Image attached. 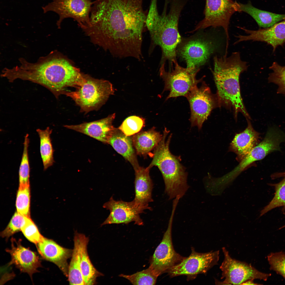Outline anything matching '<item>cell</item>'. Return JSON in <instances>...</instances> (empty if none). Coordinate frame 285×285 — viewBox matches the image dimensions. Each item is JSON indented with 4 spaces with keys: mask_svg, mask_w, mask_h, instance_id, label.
I'll use <instances>...</instances> for the list:
<instances>
[{
    "mask_svg": "<svg viewBox=\"0 0 285 285\" xmlns=\"http://www.w3.org/2000/svg\"><path fill=\"white\" fill-rule=\"evenodd\" d=\"M144 0H96L83 29L95 44L120 58L140 60L148 10Z\"/></svg>",
    "mask_w": 285,
    "mask_h": 285,
    "instance_id": "6da1fadb",
    "label": "cell"
},
{
    "mask_svg": "<svg viewBox=\"0 0 285 285\" xmlns=\"http://www.w3.org/2000/svg\"><path fill=\"white\" fill-rule=\"evenodd\" d=\"M19 60V65L6 70L8 81L12 82L19 79L39 84L49 89L56 98L65 94L67 87H77L82 80L79 70L55 51L40 57L35 63L23 58Z\"/></svg>",
    "mask_w": 285,
    "mask_h": 285,
    "instance_id": "7a4b0ae2",
    "label": "cell"
},
{
    "mask_svg": "<svg viewBox=\"0 0 285 285\" xmlns=\"http://www.w3.org/2000/svg\"><path fill=\"white\" fill-rule=\"evenodd\" d=\"M213 62L212 72L219 106L232 107L236 118L240 112L250 119L241 96L239 80L240 74L248 68L247 63L241 59L238 52L232 53L228 57L215 56Z\"/></svg>",
    "mask_w": 285,
    "mask_h": 285,
    "instance_id": "3957f363",
    "label": "cell"
},
{
    "mask_svg": "<svg viewBox=\"0 0 285 285\" xmlns=\"http://www.w3.org/2000/svg\"><path fill=\"white\" fill-rule=\"evenodd\" d=\"M189 0H170V8L166 13L164 7L161 15L146 21L152 44L160 46L162 51L161 63L166 60L174 63L176 50L182 39L178 30L181 12Z\"/></svg>",
    "mask_w": 285,
    "mask_h": 285,
    "instance_id": "277c9868",
    "label": "cell"
},
{
    "mask_svg": "<svg viewBox=\"0 0 285 285\" xmlns=\"http://www.w3.org/2000/svg\"><path fill=\"white\" fill-rule=\"evenodd\" d=\"M169 131L165 129L162 140L155 148L151 162L146 168L150 170L157 167L163 176L165 192L169 199L178 196L182 197L189 188L187 181V173L180 162L179 157L170 152L169 145L172 137L170 134L167 139Z\"/></svg>",
    "mask_w": 285,
    "mask_h": 285,
    "instance_id": "5b68a950",
    "label": "cell"
},
{
    "mask_svg": "<svg viewBox=\"0 0 285 285\" xmlns=\"http://www.w3.org/2000/svg\"><path fill=\"white\" fill-rule=\"evenodd\" d=\"M76 88L75 91H67L65 94L73 100L81 111L86 113L97 110L115 91L109 81L84 74L82 81Z\"/></svg>",
    "mask_w": 285,
    "mask_h": 285,
    "instance_id": "8992f818",
    "label": "cell"
},
{
    "mask_svg": "<svg viewBox=\"0 0 285 285\" xmlns=\"http://www.w3.org/2000/svg\"><path fill=\"white\" fill-rule=\"evenodd\" d=\"M220 44L213 37L205 34L196 35L182 39L176 52L185 61L187 68H199L218 50Z\"/></svg>",
    "mask_w": 285,
    "mask_h": 285,
    "instance_id": "52a82bcc",
    "label": "cell"
},
{
    "mask_svg": "<svg viewBox=\"0 0 285 285\" xmlns=\"http://www.w3.org/2000/svg\"><path fill=\"white\" fill-rule=\"evenodd\" d=\"M173 64L174 67L170 71L166 70L164 62L161 64L159 69L160 76L164 83L163 91L169 92L166 100L180 96L186 97L203 78V77L199 79L196 78L200 69L199 68H184L179 65L177 60Z\"/></svg>",
    "mask_w": 285,
    "mask_h": 285,
    "instance_id": "ba28073f",
    "label": "cell"
},
{
    "mask_svg": "<svg viewBox=\"0 0 285 285\" xmlns=\"http://www.w3.org/2000/svg\"><path fill=\"white\" fill-rule=\"evenodd\" d=\"M239 3L232 0H206L204 17L193 31L210 27L214 28L222 27L226 35V44L228 45L230 20L234 13L239 12Z\"/></svg>",
    "mask_w": 285,
    "mask_h": 285,
    "instance_id": "9c48e42d",
    "label": "cell"
},
{
    "mask_svg": "<svg viewBox=\"0 0 285 285\" xmlns=\"http://www.w3.org/2000/svg\"><path fill=\"white\" fill-rule=\"evenodd\" d=\"M224 255V260L220 268L222 271V284H241L249 280L259 279L266 281L271 274L260 272L250 264L233 259L225 247L222 248Z\"/></svg>",
    "mask_w": 285,
    "mask_h": 285,
    "instance_id": "30bf717a",
    "label": "cell"
},
{
    "mask_svg": "<svg viewBox=\"0 0 285 285\" xmlns=\"http://www.w3.org/2000/svg\"><path fill=\"white\" fill-rule=\"evenodd\" d=\"M189 104L192 126L200 129L213 109L219 106L216 95L212 93L209 87L203 82L200 87L193 88L186 97Z\"/></svg>",
    "mask_w": 285,
    "mask_h": 285,
    "instance_id": "8fae6325",
    "label": "cell"
},
{
    "mask_svg": "<svg viewBox=\"0 0 285 285\" xmlns=\"http://www.w3.org/2000/svg\"><path fill=\"white\" fill-rule=\"evenodd\" d=\"M94 2L91 0H53L42 9L44 13L52 11L58 15L56 24L59 28L64 19L71 18L82 29L90 24V14Z\"/></svg>",
    "mask_w": 285,
    "mask_h": 285,
    "instance_id": "7c38bea8",
    "label": "cell"
},
{
    "mask_svg": "<svg viewBox=\"0 0 285 285\" xmlns=\"http://www.w3.org/2000/svg\"><path fill=\"white\" fill-rule=\"evenodd\" d=\"M176 208V205L173 206L167 229L161 242L150 260L149 267L158 277L167 272L169 269L181 262L185 258L176 253L172 244V224Z\"/></svg>",
    "mask_w": 285,
    "mask_h": 285,
    "instance_id": "4fadbf2b",
    "label": "cell"
},
{
    "mask_svg": "<svg viewBox=\"0 0 285 285\" xmlns=\"http://www.w3.org/2000/svg\"><path fill=\"white\" fill-rule=\"evenodd\" d=\"M192 252L180 263L173 267L167 272L171 277L186 275L188 279H194L200 273H206L214 266L217 264L219 251L205 253L196 252L192 248Z\"/></svg>",
    "mask_w": 285,
    "mask_h": 285,
    "instance_id": "5bb4252c",
    "label": "cell"
},
{
    "mask_svg": "<svg viewBox=\"0 0 285 285\" xmlns=\"http://www.w3.org/2000/svg\"><path fill=\"white\" fill-rule=\"evenodd\" d=\"M103 207L109 210L110 214L101 226L112 224H128L134 222L138 225H143L140 214L144 212L132 201L126 202L115 200L112 196L104 204Z\"/></svg>",
    "mask_w": 285,
    "mask_h": 285,
    "instance_id": "9a60e30c",
    "label": "cell"
},
{
    "mask_svg": "<svg viewBox=\"0 0 285 285\" xmlns=\"http://www.w3.org/2000/svg\"><path fill=\"white\" fill-rule=\"evenodd\" d=\"M238 27L247 35H238L236 36L238 40L234 43V44L242 41L250 40L264 42L271 45L273 47V51H274L278 46H283L285 43V19L270 27L258 30H251L244 27Z\"/></svg>",
    "mask_w": 285,
    "mask_h": 285,
    "instance_id": "2e32d148",
    "label": "cell"
},
{
    "mask_svg": "<svg viewBox=\"0 0 285 285\" xmlns=\"http://www.w3.org/2000/svg\"><path fill=\"white\" fill-rule=\"evenodd\" d=\"M11 241V248L6 249L11 256L8 265H15L21 272L27 273L32 279V275L38 272L37 269L41 267L40 258L35 252L22 246L21 240L17 241L12 238Z\"/></svg>",
    "mask_w": 285,
    "mask_h": 285,
    "instance_id": "e0dca14e",
    "label": "cell"
},
{
    "mask_svg": "<svg viewBox=\"0 0 285 285\" xmlns=\"http://www.w3.org/2000/svg\"><path fill=\"white\" fill-rule=\"evenodd\" d=\"M36 246L43 259L56 264L68 277L69 265L67 261L71 256L73 250L64 248L53 240L44 237Z\"/></svg>",
    "mask_w": 285,
    "mask_h": 285,
    "instance_id": "ac0fdd59",
    "label": "cell"
},
{
    "mask_svg": "<svg viewBox=\"0 0 285 285\" xmlns=\"http://www.w3.org/2000/svg\"><path fill=\"white\" fill-rule=\"evenodd\" d=\"M115 117V113H113L98 120L77 125H65L64 127L107 144L108 139L115 128L112 122Z\"/></svg>",
    "mask_w": 285,
    "mask_h": 285,
    "instance_id": "d6986e66",
    "label": "cell"
},
{
    "mask_svg": "<svg viewBox=\"0 0 285 285\" xmlns=\"http://www.w3.org/2000/svg\"><path fill=\"white\" fill-rule=\"evenodd\" d=\"M134 170L135 197L132 201L143 211L146 209L151 210L149 203L153 201V183L149 175L150 169L140 166Z\"/></svg>",
    "mask_w": 285,
    "mask_h": 285,
    "instance_id": "ffe728a7",
    "label": "cell"
},
{
    "mask_svg": "<svg viewBox=\"0 0 285 285\" xmlns=\"http://www.w3.org/2000/svg\"><path fill=\"white\" fill-rule=\"evenodd\" d=\"M277 145L272 137L266 136L263 140L256 145L241 160L233 170L222 178L224 180L234 178L246 168L255 161L264 158L271 152L276 150Z\"/></svg>",
    "mask_w": 285,
    "mask_h": 285,
    "instance_id": "44dd1931",
    "label": "cell"
},
{
    "mask_svg": "<svg viewBox=\"0 0 285 285\" xmlns=\"http://www.w3.org/2000/svg\"><path fill=\"white\" fill-rule=\"evenodd\" d=\"M107 144L130 163L134 170L140 166L134 148L132 137L126 135L118 129L115 128Z\"/></svg>",
    "mask_w": 285,
    "mask_h": 285,
    "instance_id": "7402d4cb",
    "label": "cell"
},
{
    "mask_svg": "<svg viewBox=\"0 0 285 285\" xmlns=\"http://www.w3.org/2000/svg\"><path fill=\"white\" fill-rule=\"evenodd\" d=\"M247 120V127L242 132L235 135L230 145V150L241 160L257 145L259 138L258 133L254 129L248 119Z\"/></svg>",
    "mask_w": 285,
    "mask_h": 285,
    "instance_id": "603a6c76",
    "label": "cell"
},
{
    "mask_svg": "<svg viewBox=\"0 0 285 285\" xmlns=\"http://www.w3.org/2000/svg\"><path fill=\"white\" fill-rule=\"evenodd\" d=\"M162 137L163 135L156 131L154 127L134 135L132 138L136 153L146 156L157 146Z\"/></svg>",
    "mask_w": 285,
    "mask_h": 285,
    "instance_id": "cb8c5ba5",
    "label": "cell"
},
{
    "mask_svg": "<svg viewBox=\"0 0 285 285\" xmlns=\"http://www.w3.org/2000/svg\"><path fill=\"white\" fill-rule=\"evenodd\" d=\"M239 12H244L250 15L260 27H270L285 19V14H277L263 11L253 6L249 2L246 4L239 3Z\"/></svg>",
    "mask_w": 285,
    "mask_h": 285,
    "instance_id": "d4e9b609",
    "label": "cell"
},
{
    "mask_svg": "<svg viewBox=\"0 0 285 285\" xmlns=\"http://www.w3.org/2000/svg\"><path fill=\"white\" fill-rule=\"evenodd\" d=\"M81 234L76 231L75 232L74 247L69 266L68 277L70 285H85L80 268Z\"/></svg>",
    "mask_w": 285,
    "mask_h": 285,
    "instance_id": "484cf974",
    "label": "cell"
},
{
    "mask_svg": "<svg viewBox=\"0 0 285 285\" xmlns=\"http://www.w3.org/2000/svg\"><path fill=\"white\" fill-rule=\"evenodd\" d=\"M89 239L82 234L80 268L85 285L94 284L98 277L103 275L94 267L88 255L87 246Z\"/></svg>",
    "mask_w": 285,
    "mask_h": 285,
    "instance_id": "4316f807",
    "label": "cell"
},
{
    "mask_svg": "<svg viewBox=\"0 0 285 285\" xmlns=\"http://www.w3.org/2000/svg\"><path fill=\"white\" fill-rule=\"evenodd\" d=\"M36 131L40 138V152L43 169L46 170L53 164L54 162V150L50 137L52 130L47 127L44 130L37 129Z\"/></svg>",
    "mask_w": 285,
    "mask_h": 285,
    "instance_id": "83f0119b",
    "label": "cell"
},
{
    "mask_svg": "<svg viewBox=\"0 0 285 285\" xmlns=\"http://www.w3.org/2000/svg\"><path fill=\"white\" fill-rule=\"evenodd\" d=\"M30 185L19 186L16 202L17 212L28 217H30Z\"/></svg>",
    "mask_w": 285,
    "mask_h": 285,
    "instance_id": "f1b7e54d",
    "label": "cell"
},
{
    "mask_svg": "<svg viewBox=\"0 0 285 285\" xmlns=\"http://www.w3.org/2000/svg\"><path fill=\"white\" fill-rule=\"evenodd\" d=\"M128 280L133 285H154L158 277L149 267L148 268L130 275H119Z\"/></svg>",
    "mask_w": 285,
    "mask_h": 285,
    "instance_id": "f546056e",
    "label": "cell"
},
{
    "mask_svg": "<svg viewBox=\"0 0 285 285\" xmlns=\"http://www.w3.org/2000/svg\"><path fill=\"white\" fill-rule=\"evenodd\" d=\"M269 68L273 72L269 74V82L278 86L277 93L285 95V66H281L275 62Z\"/></svg>",
    "mask_w": 285,
    "mask_h": 285,
    "instance_id": "4dcf8cb0",
    "label": "cell"
},
{
    "mask_svg": "<svg viewBox=\"0 0 285 285\" xmlns=\"http://www.w3.org/2000/svg\"><path fill=\"white\" fill-rule=\"evenodd\" d=\"M279 183L274 184L275 189L274 196L272 200L261 211L260 216L275 208L285 207V176Z\"/></svg>",
    "mask_w": 285,
    "mask_h": 285,
    "instance_id": "1f68e13d",
    "label": "cell"
},
{
    "mask_svg": "<svg viewBox=\"0 0 285 285\" xmlns=\"http://www.w3.org/2000/svg\"><path fill=\"white\" fill-rule=\"evenodd\" d=\"M144 119L133 116L126 118L118 129L126 135L130 136L139 132L144 125Z\"/></svg>",
    "mask_w": 285,
    "mask_h": 285,
    "instance_id": "d6a6232c",
    "label": "cell"
},
{
    "mask_svg": "<svg viewBox=\"0 0 285 285\" xmlns=\"http://www.w3.org/2000/svg\"><path fill=\"white\" fill-rule=\"evenodd\" d=\"M28 217L16 212L6 228L1 232L0 236L3 238H5L7 240L10 236L21 231Z\"/></svg>",
    "mask_w": 285,
    "mask_h": 285,
    "instance_id": "836d02e7",
    "label": "cell"
},
{
    "mask_svg": "<svg viewBox=\"0 0 285 285\" xmlns=\"http://www.w3.org/2000/svg\"><path fill=\"white\" fill-rule=\"evenodd\" d=\"M21 231L26 239L36 245L42 241L44 238L30 217L27 218Z\"/></svg>",
    "mask_w": 285,
    "mask_h": 285,
    "instance_id": "e575fe53",
    "label": "cell"
},
{
    "mask_svg": "<svg viewBox=\"0 0 285 285\" xmlns=\"http://www.w3.org/2000/svg\"><path fill=\"white\" fill-rule=\"evenodd\" d=\"M270 269L281 275L285 279V254L282 251L272 253L267 257Z\"/></svg>",
    "mask_w": 285,
    "mask_h": 285,
    "instance_id": "d590c367",
    "label": "cell"
},
{
    "mask_svg": "<svg viewBox=\"0 0 285 285\" xmlns=\"http://www.w3.org/2000/svg\"><path fill=\"white\" fill-rule=\"evenodd\" d=\"M254 280H249L243 283L241 285H256L259 284L255 283L253 282Z\"/></svg>",
    "mask_w": 285,
    "mask_h": 285,
    "instance_id": "8d00e7d4",
    "label": "cell"
},
{
    "mask_svg": "<svg viewBox=\"0 0 285 285\" xmlns=\"http://www.w3.org/2000/svg\"><path fill=\"white\" fill-rule=\"evenodd\" d=\"M285 227V225H284V226H282V227H281V228H280V229H281V228H283V227Z\"/></svg>",
    "mask_w": 285,
    "mask_h": 285,
    "instance_id": "74e56055",
    "label": "cell"
},
{
    "mask_svg": "<svg viewBox=\"0 0 285 285\" xmlns=\"http://www.w3.org/2000/svg\"><path fill=\"white\" fill-rule=\"evenodd\" d=\"M282 175L283 176H285V173H284L283 174V175Z\"/></svg>",
    "mask_w": 285,
    "mask_h": 285,
    "instance_id": "f35d334b",
    "label": "cell"
}]
</instances>
